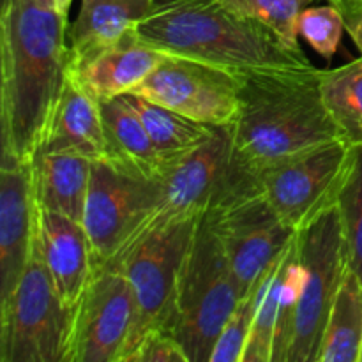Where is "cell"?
<instances>
[{
	"instance_id": "cell-1",
	"label": "cell",
	"mask_w": 362,
	"mask_h": 362,
	"mask_svg": "<svg viewBox=\"0 0 362 362\" xmlns=\"http://www.w3.org/2000/svg\"><path fill=\"white\" fill-rule=\"evenodd\" d=\"M69 16L39 0H2L0 147L2 158L32 165L48 140L67 74Z\"/></svg>"
},
{
	"instance_id": "cell-2",
	"label": "cell",
	"mask_w": 362,
	"mask_h": 362,
	"mask_svg": "<svg viewBox=\"0 0 362 362\" xmlns=\"http://www.w3.org/2000/svg\"><path fill=\"white\" fill-rule=\"evenodd\" d=\"M239 74V112L230 127L237 152L257 173L341 138L322 98V69L313 64Z\"/></svg>"
},
{
	"instance_id": "cell-3",
	"label": "cell",
	"mask_w": 362,
	"mask_h": 362,
	"mask_svg": "<svg viewBox=\"0 0 362 362\" xmlns=\"http://www.w3.org/2000/svg\"><path fill=\"white\" fill-rule=\"evenodd\" d=\"M134 37L166 55L230 69L311 64L303 49L286 46L267 27L233 9L228 0H152Z\"/></svg>"
},
{
	"instance_id": "cell-4",
	"label": "cell",
	"mask_w": 362,
	"mask_h": 362,
	"mask_svg": "<svg viewBox=\"0 0 362 362\" xmlns=\"http://www.w3.org/2000/svg\"><path fill=\"white\" fill-rule=\"evenodd\" d=\"M243 293L211 223L202 216L180 272L172 318V332L191 362L211 361Z\"/></svg>"
},
{
	"instance_id": "cell-5",
	"label": "cell",
	"mask_w": 362,
	"mask_h": 362,
	"mask_svg": "<svg viewBox=\"0 0 362 362\" xmlns=\"http://www.w3.org/2000/svg\"><path fill=\"white\" fill-rule=\"evenodd\" d=\"M200 219L202 216H154L119 257L112 260L126 274L136 303L133 334L122 357L147 329L172 331L180 272Z\"/></svg>"
},
{
	"instance_id": "cell-6",
	"label": "cell",
	"mask_w": 362,
	"mask_h": 362,
	"mask_svg": "<svg viewBox=\"0 0 362 362\" xmlns=\"http://www.w3.org/2000/svg\"><path fill=\"white\" fill-rule=\"evenodd\" d=\"M161 205L156 216H207L225 205L260 191V177L237 152L232 127L218 126L205 144L166 172Z\"/></svg>"
},
{
	"instance_id": "cell-7",
	"label": "cell",
	"mask_w": 362,
	"mask_h": 362,
	"mask_svg": "<svg viewBox=\"0 0 362 362\" xmlns=\"http://www.w3.org/2000/svg\"><path fill=\"white\" fill-rule=\"evenodd\" d=\"M354 156L343 138L304 151L262 170V191L279 219L300 232L338 205Z\"/></svg>"
},
{
	"instance_id": "cell-8",
	"label": "cell",
	"mask_w": 362,
	"mask_h": 362,
	"mask_svg": "<svg viewBox=\"0 0 362 362\" xmlns=\"http://www.w3.org/2000/svg\"><path fill=\"white\" fill-rule=\"evenodd\" d=\"M71 315L34 244L13 297L0 308V361L64 362Z\"/></svg>"
},
{
	"instance_id": "cell-9",
	"label": "cell",
	"mask_w": 362,
	"mask_h": 362,
	"mask_svg": "<svg viewBox=\"0 0 362 362\" xmlns=\"http://www.w3.org/2000/svg\"><path fill=\"white\" fill-rule=\"evenodd\" d=\"M297 240L308 278L297 306L286 362H317L329 311L350 269L349 246L338 205L313 225L297 232Z\"/></svg>"
},
{
	"instance_id": "cell-10",
	"label": "cell",
	"mask_w": 362,
	"mask_h": 362,
	"mask_svg": "<svg viewBox=\"0 0 362 362\" xmlns=\"http://www.w3.org/2000/svg\"><path fill=\"white\" fill-rule=\"evenodd\" d=\"M161 205V184L141 179L108 161H92L83 226L94 262L115 260L147 226Z\"/></svg>"
},
{
	"instance_id": "cell-11",
	"label": "cell",
	"mask_w": 362,
	"mask_h": 362,
	"mask_svg": "<svg viewBox=\"0 0 362 362\" xmlns=\"http://www.w3.org/2000/svg\"><path fill=\"white\" fill-rule=\"evenodd\" d=\"M64 362H120L136 320V303L115 262L95 265L73 308Z\"/></svg>"
},
{
	"instance_id": "cell-12",
	"label": "cell",
	"mask_w": 362,
	"mask_h": 362,
	"mask_svg": "<svg viewBox=\"0 0 362 362\" xmlns=\"http://www.w3.org/2000/svg\"><path fill=\"white\" fill-rule=\"evenodd\" d=\"M131 94L209 126H230L240 103L239 69L166 55Z\"/></svg>"
},
{
	"instance_id": "cell-13",
	"label": "cell",
	"mask_w": 362,
	"mask_h": 362,
	"mask_svg": "<svg viewBox=\"0 0 362 362\" xmlns=\"http://www.w3.org/2000/svg\"><path fill=\"white\" fill-rule=\"evenodd\" d=\"M204 218L211 223L243 292L262 278L296 235L279 219L262 189Z\"/></svg>"
},
{
	"instance_id": "cell-14",
	"label": "cell",
	"mask_w": 362,
	"mask_h": 362,
	"mask_svg": "<svg viewBox=\"0 0 362 362\" xmlns=\"http://www.w3.org/2000/svg\"><path fill=\"white\" fill-rule=\"evenodd\" d=\"M37 198L32 165L0 161V308L13 297L37 235Z\"/></svg>"
},
{
	"instance_id": "cell-15",
	"label": "cell",
	"mask_w": 362,
	"mask_h": 362,
	"mask_svg": "<svg viewBox=\"0 0 362 362\" xmlns=\"http://www.w3.org/2000/svg\"><path fill=\"white\" fill-rule=\"evenodd\" d=\"M35 244L57 293L73 310L95 269L94 253L83 223L39 207Z\"/></svg>"
},
{
	"instance_id": "cell-16",
	"label": "cell",
	"mask_w": 362,
	"mask_h": 362,
	"mask_svg": "<svg viewBox=\"0 0 362 362\" xmlns=\"http://www.w3.org/2000/svg\"><path fill=\"white\" fill-rule=\"evenodd\" d=\"M152 0H81L69 27V67H78L105 49L134 37Z\"/></svg>"
},
{
	"instance_id": "cell-17",
	"label": "cell",
	"mask_w": 362,
	"mask_h": 362,
	"mask_svg": "<svg viewBox=\"0 0 362 362\" xmlns=\"http://www.w3.org/2000/svg\"><path fill=\"white\" fill-rule=\"evenodd\" d=\"M166 53L151 48L136 37L105 49L69 74L99 103L131 94L165 60Z\"/></svg>"
},
{
	"instance_id": "cell-18",
	"label": "cell",
	"mask_w": 362,
	"mask_h": 362,
	"mask_svg": "<svg viewBox=\"0 0 362 362\" xmlns=\"http://www.w3.org/2000/svg\"><path fill=\"white\" fill-rule=\"evenodd\" d=\"M101 113L106 136L105 161L131 175L161 182L170 165L126 95L101 103Z\"/></svg>"
},
{
	"instance_id": "cell-19",
	"label": "cell",
	"mask_w": 362,
	"mask_h": 362,
	"mask_svg": "<svg viewBox=\"0 0 362 362\" xmlns=\"http://www.w3.org/2000/svg\"><path fill=\"white\" fill-rule=\"evenodd\" d=\"M41 152H71L90 161L106 159L101 103L95 101L71 74H67L48 140Z\"/></svg>"
},
{
	"instance_id": "cell-20",
	"label": "cell",
	"mask_w": 362,
	"mask_h": 362,
	"mask_svg": "<svg viewBox=\"0 0 362 362\" xmlns=\"http://www.w3.org/2000/svg\"><path fill=\"white\" fill-rule=\"evenodd\" d=\"M37 205L83 221L92 161L71 152H41L32 163Z\"/></svg>"
},
{
	"instance_id": "cell-21",
	"label": "cell",
	"mask_w": 362,
	"mask_h": 362,
	"mask_svg": "<svg viewBox=\"0 0 362 362\" xmlns=\"http://www.w3.org/2000/svg\"><path fill=\"white\" fill-rule=\"evenodd\" d=\"M362 281L350 267L329 311L317 362H361Z\"/></svg>"
},
{
	"instance_id": "cell-22",
	"label": "cell",
	"mask_w": 362,
	"mask_h": 362,
	"mask_svg": "<svg viewBox=\"0 0 362 362\" xmlns=\"http://www.w3.org/2000/svg\"><path fill=\"white\" fill-rule=\"evenodd\" d=\"M129 105L136 110L147 127L152 141L172 168L179 159L193 152L214 134L216 126L197 122L179 112L156 105L136 94H126Z\"/></svg>"
},
{
	"instance_id": "cell-23",
	"label": "cell",
	"mask_w": 362,
	"mask_h": 362,
	"mask_svg": "<svg viewBox=\"0 0 362 362\" xmlns=\"http://www.w3.org/2000/svg\"><path fill=\"white\" fill-rule=\"evenodd\" d=\"M322 98L339 136L362 144V57L336 69H322Z\"/></svg>"
},
{
	"instance_id": "cell-24",
	"label": "cell",
	"mask_w": 362,
	"mask_h": 362,
	"mask_svg": "<svg viewBox=\"0 0 362 362\" xmlns=\"http://www.w3.org/2000/svg\"><path fill=\"white\" fill-rule=\"evenodd\" d=\"M315 0H228L230 6L244 16L257 20L269 30L274 32L286 46L300 48L297 18Z\"/></svg>"
},
{
	"instance_id": "cell-25",
	"label": "cell",
	"mask_w": 362,
	"mask_h": 362,
	"mask_svg": "<svg viewBox=\"0 0 362 362\" xmlns=\"http://www.w3.org/2000/svg\"><path fill=\"white\" fill-rule=\"evenodd\" d=\"M338 211L349 246L350 267L362 281V144L356 147L354 166L339 197Z\"/></svg>"
},
{
	"instance_id": "cell-26",
	"label": "cell",
	"mask_w": 362,
	"mask_h": 362,
	"mask_svg": "<svg viewBox=\"0 0 362 362\" xmlns=\"http://www.w3.org/2000/svg\"><path fill=\"white\" fill-rule=\"evenodd\" d=\"M297 32L322 59L331 62L341 45L345 21L336 6H310L297 18Z\"/></svg>"
},
{
	"instance_id": "cell-27",
	"label": "cell",
	"mask_w": 362,
	"mask_h": 362,
	"mask_svg": "<svg viewBox=\"0 0 362 362\" xmlns=\"http://www.w3.org/2000/svg\"><path fill=\"white\" fill-rule=\"evenodd\" d=\"M257 285L243 293L239 304L219 334L218 343L211 354L209 362H243L244 350L250 339L255 320V304H257Z\"/></svg>"
},
{
	"instance_id": "cell-28",
	"label": "cell",
	"mask_w": 362,
	"mask_h": 362,
	"mask_svg": "<svg viewBox=\"0 0 362 362\" xmlns=\"http://www.w3.org/2000/svg\"><path fill=\"white\" fill-rule=\"evenodd\" d=\"M122 362H191L184 346L172 331L152 327L141 332Z\"/></svg>"
},
{
	"instance_id": "cell-29",
	"label": "cell",
	"mask_w": 362,
	"mask_h": 362,
	"mask_svg": "<svg viewBox=\"0 0 362 362\" xmlns=\"http://www.w3.org/2000/svg\"><path fill=\"white\" fill-rule=\"evenodd\" d=\"M336 6L341 13L345 28L362 57V0H325Z\"/></svg>"
},
{
	"instance_id": "cell-30",
	"label": "cell",
	"mask_w": 362,
	"mask_h": 362,
	"mask_svg": "<svg viewBox=\"0 0 362 362\" xmlns=\"http://www.w3.org/2000/svg\"><path fill=\"white\" fill-rule=\"evenodd\" d=\"M45 7H48L49 11H55V13L64 14V16H69V9L73 0H39Z\"/></svg>"
},
{
	"instance_id": "cell-31",
	"label": "cell",
	"mask_w": 362,
	"mask_h": 362,
	"mask_svg": "<svg viewBox=\"0 0 362 362\" xmlns=\"http://www.w3.org/2000/svg\"><path fill=\"white\" fill-rule=\"evenodd\" d=\"M361 362H362V357H361Z\"/></svg>"
}]
</instances>
